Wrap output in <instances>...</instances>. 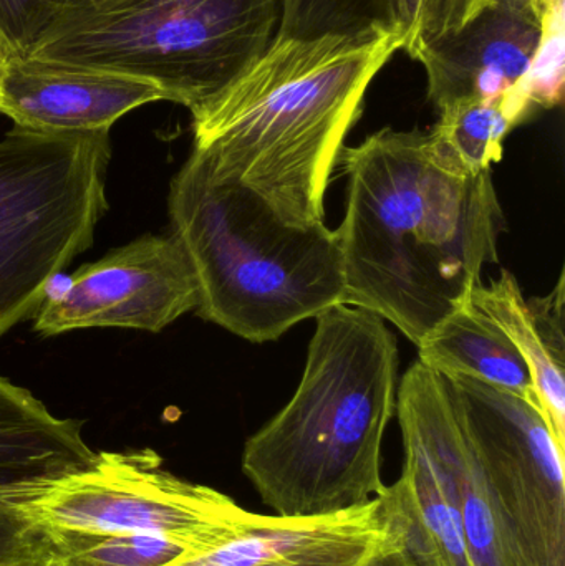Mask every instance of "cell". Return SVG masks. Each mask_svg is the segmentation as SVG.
Returning a JSON list of instances; mask_svg holds the SVG:
<instances>
[{
    "label": "cell",
    "instance_id": "cell-1",
    "mask_svg": "<svg viewBox=\"0 0 565 566\" xmlns=\"http://www.w3.org/2000/svg\"><path fill=\"white\" fill-rule=\"evenodd\" d=\"M338 165L344 305L374 312L418 346L498 262L504 214L491 171L447 168L420 129H380L345 146Z\"/></svg>",
    "mask_w": 565,
    "mask_h": 566
},
{
    "label": "cell",
    "instance_id": "cell-2",
    "mask_svg": "<svg viewBox=\"0 0 565 566\" xmlns=\"http://www.w3.org/2000/svg\"><path fill=\"white\" fill-rule=\"evenodd\" d=\"M401 50L395 29L274 36L222 92L192 109V153L299 228L324 222V198L368 86Z\"/></svg>",
    "mask_w": 565,
    "mask_h": 566
},
{
    "label": "cell",
    "instance_id": "cell-3",
    "mask_svg": "<svg viewBox=\"0 0 565 566\" xmlns=\"http://www.w3.org/2000/svg\"><path fill=\"white\" fill-rule=\"evenodd\" d=\"M297 391L245 441L241 468L265 507L315 517L384 492L381 448L397 412L398 343L368 310L315 316Z\"/></svg>",
    "mask_w": 565,
    "mask_h": 566
},
{
    "label": "cell",
    "instance_id": "cell-4",
    "mask_svg": "<svg viewBox=\"0 0 565 566\" xmlns=\"http://www.w3.org/2000/svg\"><path fill=\"white\" fill-rule=\"evenodd\" d=\"M168 209L198 279L201 318L265 343L344 303L337 231L289 224L251 189L215 178L196 153L172 178Z\"/></svg>",
    "mask_w": 565,
    "mask_h": 566
},
{
    "label": "cell",
    "instance_id": "cell-5",
    "mask_svg": "<svg viewBox=\"0 0 565 566\" xmlns=\"http://www.w3.org/2000/svg\"><path fill=\"white\" fill-rule=\"evenodd\" d=\"M282 0H66L29 56L155 83L189 112L268 50Z\"/></svg>",
    "mask_w": 565,
    "mask_h": 566
},
{
    "label": "cell",
    "instance_id": "cell-6",
    "mask_svg": "<svg viewBox=\"0 0 565 566\" xmlns=\"http://www.w3.org/2000/svg\"><path fill=\"white\" fill-rule=\"evenodd\" d=\"M109 132L10 129L0 139V338L45 302L50 282L108 211Z\"/></svg>",
    "mask_w": 565,
    "mask_h": 566
},
{
    "label": "cell",
    "instance_id": "cell-7",
    "mask_svg": "<svg viewBox=\"0 0 565 566\" xmlns=\"http://www.w3.org/2000/svg\"><path fill=\"white\" fill-rule=\"evenodd\" d=\"M13 502L45 531L155 535L198 555L255 518L222 492L166 471L153 449L98 452L90 468Z\"/></svg>",
    "mask_w": 565,
    "mask_h": 566
},
{
    "label": "cell",
    "instance_id": "cell-8",
    "mask_svg": "<svg viewBox=\"0 0 565 566\" xmlns=\"http://www.w3.org/2000/svg\"><path fill=\"white\" fill-rule=\"evenodd\" d=\"M444 378L524 564L565 566V449L536 399Z\"/></svg>",
    "mask_w": 565,
    "mask_h": 566
},
{
    "label": "cell",
    "instance_id": "cell-9",
    "mask_svg": "<svg viewBox=\"0 0 565 566\" xmlns=\"http://www.w3.org/2000/svg\"><path fill=\"white\" fill-rule=\"evenodd\" d=\"M195 269L176 235L146 234L83 265L36 312L33 329L55 336L76 328L159 333L198 308Z\"/></svg>",
    "mask_w": 565,
    "mask_h": 566
},
{
    "label": "cell",
    "instance_id": "cell-10",
    "mask_svg": "<svg viewBox=\"0 0 565 566\" xmlns=\"http://www.w3.org/2000/svg\"><path fill=\"white\" fill-rule=\"evenodd\" d=\"M546 0H491L458 32L428 43L415 60L427 72L437 112L458 99L500 106L514 128L540 109L531 72L543 40Z\"/></svg>",
    "mask_w": 565,
    "mask_h": 566
},
{
    "label": "cell",
    "instance_id": "cell-11",
    "mask_svg": "<svg viewBox=\"0 0 565 566\" xmlns=\"http://www.w3.org/2000/svg\"><path fill=\"white\" fill-rule=\"evenodd\" d=\"M397 416L417 426L453 482L471 566H526L447 378L423 363L411 365L398 386Z\"/></svg>",
    "mask_w": 565,
    "mask_h": 566
},
{
    "label": "cell",
    "instance_id": "cell-12",
    "mask_svg": "<svg viewBox=\"0 0 565 566\" xmlns=\"http://www.w3.org/2000/svg\"><path fill=\"white\" fill-rule=\"evenodd\" d=\"M166 102L155 83L125 73L9 55L0 75V113L43 133L109 132L126 113Z\"/></svg>",
    "mask_w": 565,
    "mask_h": 566
},
{
    "label": "cell",
    "instance_id": "cell-13",
    "mask_svg": "<svg viewBox=\"0 0 565 566\" xmlns=\"http://www.w3.org/2000/svg\"><path fill=\"white\" fill-rule=\"evenodd\" d=\"M404 545L380 499L315 517L259 515L218 547L171 566H362Z\"/></svg>",
    "mask_w": 565,
    "mask_h": 566
},
{
    "label": "cell",
    "instance_id": "cell-14",
    "mask_svg": "<svg viewBox=\"0 0 565 566\" xmlns=\"http://www.w3.org/2000/svg\"><path fill=\"white\" fill-rule=\"evenodd\" d=\"M404 469L378 495L420 566H471L453 482L417 426L398 416Z\"/></svg>",
    "mask_w": 565,
    "mask_h": 566
},
{
    "label": "cell",
    "instance_id": "cell-15",
    "mask_svg": "<svg viewBox=\"0 0 565 566\" xmlns=\"http://www.w3.org/2000/svg\"><path fill=\"white\" fill-rule=\"evenodd\" d=\"M96 454L79 421L56 418L29 389L0 376V495L39 491L90 468Z\"/></svg>",
    "mask_w": 565,
    "mask_h": 566
},
{
    "label": "cell",
    "instance_id": "cell-16",
    "mask_svg": "<svg viewBox=\"0 0 565 566\" xmlns=\"http://www.w3.org/2000/svg\"><path fill=\"white\" fill-rule=\"evenodd\" d=\"M471 303L504 329L530 366L537 405L565 449L564 272L547 296L524 298L511 272L474 286Z\"/></svg>",
    "mask_w": 565,
    "mask_h": 566
},
{
    "label": "cell",
    "instance_id": "cell-17",
    "mask_svg": "<svg viewBox=\"0 0 565 566\" xmlns=\"http://www.w3.org/2000/svg\"><path fill=\"white\" fill-rule=\"evenodd\" d=\"M418 361L444 376H468L534 398L533 376L516 345L468 300L418 345ZM537 401V399H536Z\"/></svg>",
    "mask_w": 565,
    "mask_h": 566
},
{
    "label": "cell",
    "instance_id": "cell-18",
    "mask_svg": "<svg viewBox=\"0 0 565 566\" xmlns=\"http://www.w3.org/2000/svg\"><path fill=\"white\" fill-rule=\"evenodd\" d=\"M430 136L438 161L463 175L491 171L503 159L504 139L513 123L500 106L480 99H458L440 109Z\"/></svg>",
    "mask_w": 565,
    "mask_h": 566
},
{
    "label": "cell",
    "instance_id": "cell-19",
    "mask_svg": "<svg viewBox=\"0 0 565 566\" xmlns=\"http://www.w3.org/2000/svg\"><path fill=\"white\" fill-rule=\"evenodd\" d=\"M45 566H171L198 555L181 542L155 535L79 531H45Z\"/></svg>",
    "mask_w": 565,
    "mask_h": 566
},
{
    "label": "cell",
    "instance_id": "cell-20",
    "mask_svg": "<svg viewBox=\"0 0 565 566\" xmlns=\"http://www.w3.org/2000/svg\"><path fill=\"white\" fill-rule=\"evenodd\" d=\"M374 27L394 29L391 0H282L275 36L312 39L355 33Z\"/></svg>",
    "mask_w": 565,
    "mask_h": 566
},
{
    "label": "cell",
    "instance_id": "cell-21",
    "mask_svg": "<svg viewBox=\"0 0 565 566\" xmlns=\"http://www.w3.org/2000/svg\"><path fill=\"white\" fill-rule=\"evenodd\" d=\"M491 0H391V23L401 50L414 59L428 43L458 32Z\"/></svg>",
    "mask_w": 565,
    "mask_h": 566
},
{
    "label": "cell",
    "instance_id": "cell-22",
    "mask_svg": "<svg viewBox=\"0 0 565 566\" xmlns=\"http://www.w3.org/2000/svg\"><path fill=\"white\" fill-rule=\"evenodd\" d=\"M564 0H546L543 40L531 72L536 108H554L564 95Z\"/></svg>",
    "mask_w": 565,
    "mask_h": 566
},
{
    "label": "cell",
    "instance_id": "cell-23",
    "mask_svg": "<svg viewBox=\"0 0 565 566\" xmlns=\"http://www.w3.org/2000/svg\"><path fill=\"white\" fill-rule=\"evenodd\" d=\"M65 6L66 0H0V39L10 55L29 56Z\"/></svg>",
    "mask_w": 565,
    "mask_h": 566
},
{
    "label": "cell",
    "instance_id": "cell-24",
    "mask_svg": "<svg viewBox=\"0 0 565 566\" xmlns=\"http://www.w3.org/2000/svg\"><path fill=\"white\" fill-rule=\"evenodd\" d=\"M15 497L0 495V566H45V531L15 505Z\"/></svg>",
    "mask_w": 565,
    "mask_h": 566
},
{
    "label": "cell",
    "instance_id": "cell-25",
    "mask_svg": "<svg viewBox=\"0 0 565 566\" xmlns=\"http://www.w3.org/2000/svg\"><path fill=\"white\" fill-rule=\"evenodd\" d=\"M362 566H420L415 560L414 555L408 552L405 544L401 547L394 548V551L385 552V554L378 555L374 560Z\"/></svg>",
    "mask_w": 565,
    "mask_h": 566
},
{
    "label": "cell",
    "instance_id": "cell-26",
    "mask_svg": "<svg viewBox=\"0 0 565 566\" xmlns=\"http://www.w3.org/2000/svg\"><path fill=\"white\" fill-rule=\"evenodd\" d=\"M10 55L9 50H7L6 43L2 42V39H0V62H3V60L7 59V56Z\"/></svg>",
    "mask_w": 565,
    "mask_h": 566
},
{
    "label": "cell",
    "instance_id": "cell-27",
    "mask_svg": "<svg viewBox=\"0 0 565 566\" xmlns=\"http://www.w3.org/2000/svg\"><path fill=\"white\" fill-rule=\"evenodd\" d=\"M2 63L3 62H0V75H2Z\"/></svg>",
    "mask_w": 565,
    "mask_h": 566
}]
</instances>
